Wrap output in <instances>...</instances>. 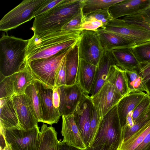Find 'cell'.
Wrapping results in <instances>:
<instances>
[{
	"mask_svg": "<svg viewBox=\"0 0 150 150\" xmlns=\"http://www.w3.org/2000/svg\"><path fill=\"white\" fill-rule=\"evenodd\" d=\"M80 35L69 31L60 30L50 33L34 34L29 39L26 61L47 58L76 45Z\"/></svg>",
	"mask_w": 150,
	"mask_h": 150,
	"instance_id": "6da1fadb",
	"label": "cell"
},
{
	"mask_svg": "<svg viewBox=\"0 0 150 150\" xmlns=\"http://www.w3.org/2000/svg\"><path fill=\"white\" fill-rule=\"evenodd\" d=\"M81 0H63L46 13L35 18L31 30L34 34L61 30L81 10Z\"/></svg>",
	"mask_w": 150,
	"mask_h": 150,
	"instance_id": "7a4b0ae2",
	"label": "cell"
},
{
	"mask_svg": "<svg viewBox=\"0 0 150 150\" xmlns=\"http://www.w3.org/2000/svg\"><path fill=\"white\" fill-rule=\"evenodd\" d=\"M29 39L4 34L0 39V76L12 75L23 68Z\"/></svg>",
	"mask_w": 150,
	"mask_h": 150,
	"instance_id": "3957f363",
	"label": "cell"
},
{
	"mask_svg": "<svg viewBox=\"0 0 150 150\" xmlns=\"http://www.w3.org/2000/svg\"><path fill=\"white\" fill-rule=\"evenodd\" d=\"M122 129L117 105L101 120L91 146L107 145L117 150L122 144Z\"/></svg>",
	"mask_w": 150,
	"mask_h": 150,
	"instance_id": "277c9868",
	"label": "cell"
},
{
	"mask_svg": "<svg viewBox=\"0 0 150 150\" xmlns=\"http://www.w3.org/2000/svg\"><path fill=\"white\" fill-rule=\"evenodd\" d=\"M46 0H24L6 14L0 21V30L5 32L31 20Z\"/></svg>",
	"mask_w": 150,
	"mask_h": 150,
	"instance_id": "5b68a950",
	"label": "cell"
},
{
	"mask_svg": "<svg viewBox=\"0 0 150 150\" xmlns=\"http://www.w3.org/2000/svg\"><path fill=\"white\" fill-rule=\"evenodd\" d=\"M75 45L50 57L28 62L37 79L54 89L56 72L64 57Z\"/></svg>",
	"mask_w": 150,
	"mask_h": 150,
	"instance_id": "8992f818",
	"label": "cell"
},
{
	"mask_svg": "<svg viewBox=\"0 0 150 150\" xmlns=\"http://www.w3.org/2000/svg\"><path fill=\"white\" fill-rule=\"evenodd\" d=\"M2 128L6 144L11 150H37L40 133L38 124L27 130Z\"/></svg>",
	"mask_w": 150,
	"mask_h": 150,
	"instance_id": "52a82bcc",
	"label": "cell"
},
{
	"mask_svg": "<svg viewBox=\"0 0 150 150\" xmlns=\"http://www.w3.org/2000/svg\"><path fill=\"white\" fill-rule=\"evenodd\" d=\"M77 44L79 59L97 66L105 51L96 31L83 30Z\"/></svg>",
	"mask_w": 150,
	"mask_h": 150,
	"instance_id": "ba28073f",
	"label": "cell"
},
{
	"mask_svg": "<svg viewBox=\"0 0 150 150\" xmlns=\"http://www.w3.org/2000/svg\"><path fill=\"white\" fill-rule=\"evenodd\" d=\"M103 29L127 39L136 45L150 41V31L122 19H113Z\"/></svg>",
	"mask_w": 150,
	"mask_h": 150,
	"instance_id": "9c48e42d",
	"label": "cell"
},
{
	"mask_svg": "<svg viewBox=\"0 0 150 150\" xmlns=\"http://www.w3.org/2000/svg\"><path fill=\"white\" fill-rule=\"evenodd\" d=\"M122 97L113 85L106 81L95 95L91 98L98 117L101 120Z\"/></svg>",
	"mask_w": 150,
	"mask_h": 150,
	"instance_id": "30bf717a",
	"label": "cell"
},
{
	"mask_svg": "<svg viewBox=\"0 0 150 150\" xmlns=\"http://www.w3.org/2000/svg\"><path fill=\"white\" fill-rule=\"evenodd\" d=\"M93 108L90 96L84 93L73 114L75 123L87 147L89 144L90 123Z\"/></svg>",
	"mask_w": 150,
	"mask_h": 150,
	"instance_id": "8fae6325",
	"label": "cell"
},
{
	"mask_svg": "<svg viewBox=\"0 0 150 150\" xmlns=\"http://www.w3.org/2000/svg\"><path fill=\"white\" fill-rule=\"evenodd\" d=\"M40 96L42 115V122L52 125L57 123L61 116L53 103V89L38 79L34 81Z\"/></svg>",
	"mask_w": 150,
	"mask_h": 150,
	"instance_id": "7c38bea8",
	"label": "cell"
},
{
	"mask_svg": "<svg viewBox=\"0 0 150 150\" xmlns=\"http://www.w3.org/2000/svg\"><path fill=\"white\" fill-rule=\"evenodd\" d=\"M60 98L59 111L61 115L73 114L84 93L77 83L58 87Z\"/></svg>",
	"mask_w": 150,
	"mask_h": 150,
	"instance_id": "4fadbf2b",
	"label": "cell"
},
{
	"mask_svg": "<svg viewBox=\"0 0 150 150\" xmlns=\"http://www.w3.org/2000/svg\"><path fill=\"white\" fill-rule=\"evenodd\" d=\"M12 98L21 128L28 130L38 125V122L30 109L25 94L15 95Z\"/></svg>",
	"mask_w": 150,
	"mask_h": 150,
	"instance_id": "5bb4252c",
	"label": "cell"
},
{
	"mask_svg": "<svg viewBox=\"0 0 150 150\" xmlns=\"http://www.w3.org/2000/svg\"><path fill=\"white\" fill-rule=\"evenodd\" d=\"M61 133L62 142L80 149L85 150L87 146L84 143L75 122L73 114L62 115Z\"/></svg>",
	"mask_w": 150,
	"mask_h": 150,
	"instance_id": "9a60e30c",
	"label": "cell"
},
{
	"mask_svg": "<svg viewBox=\"0 0 150 150\" xmlns=\"http://www.w3.org/2000/svg\"><path fill=\"white\" fill-rule=\"evenodd\" d=\"M150 7V0H123L108 9L113 19L133 15Z\"/></svg>",
	"mask_w": 150,
	"mask_h": 150,
	"instance_id": "2e32d148",
	"label": "cell"
},
{
	"mask_svg": "<svg viewBox=\"0 0 150 150\" xmlns=\"http://www.w3.org/2000/svg\"><path fill=\"white\" fill-rule=\"evenodd\" d=\"M105 52L118 49L132 48L136 44L130 40L101 28L96 31Z\"/></svg>",
	"mask_w": 150,
	"mask_h": 150,
	"instance_id": "e0dca14e",
	"label": "cell"
},
{
	"mask_svg": "<svg viewBox=\"0 0 150 150\" xmlns=\"http://www.w3.org/2000/svg\"><path fill=\"white\" fill-rule=\"evenodd\" d=\"M115 64L110 52L105 51L96 66L94 80L90 92L93 97L106 82L110 67Z\"/></svg>",
	"mask_w": 150,
	"mask_h": 150,
	"instance_id": "ac0fdd59",
	"label": "cell"
},
{
	"mask_svg": "<svg viewBox=\"0 0 150 150\" xmlns=\"http://www.w3.org/2000/svg\"><path fill=\"white\" fill-rule=\"evenodd\" d=\"M0 100V127L5 129H23L20 125L12 98Z\"/></svg>",
	"mask_w": 150,
	"mask_h": 150,
	"instance_id": "d6986e66",
	"label": "cell"
},
{
	"mask_svg": "<svg viewBox=\"0 0 150 150\" xmlns=\"http://www.w3.org/2000/svg\"><path fill=\"white\" fill-rule=\"evenodd\" d=\"M96 66L79 59L76 83L85 94L89 95L94 80Z\"/></svg>",
	"mask_w": 150,
	"mask_h": 150,
	"instance_id": "ffe728a7",
	"label": "cell"
},
{
	"mask_svg": "<svg viewBox=\"0 0 150 150\" xmlns=\"http://www.w3.org/2000/svg\"><path fill=\"white\" fill-rule=\"evenodd\" d=\"M147 94L144 92L130 93L119 101L117 104V111L122 128L126 125L128 114L133 111Z\"/></svg>",
	"mask_w": 150,
	"mask_h": 150,
	"instance_id": "44dd1931",
	"label": "cell"
},
{
	"mask_svg": "<svg viewBox=\"0 0 150 150\" xmlns=\"http://www.w3.org/2000/svg\"><path fill=\"white\" fill-rule=\"evenodd\" d=\"M115 64L126 71H138L142 66L133 54L131 48L113 50L110 52Z\"/></svg>",
	"mask_w": 150,
	"mask_h": 150,
	"instance_id": "7402d4cb",
	"label": "cell"
},
{
	"mask_svg": "<svg viewBox=\"0 0 150 150\" xmlns=\"http://www.w3.org/2000/svg\"><path fill=\"white\" fill-rule=\"evenodd\" d=\"M106 81L113 85L123 97L130 93L126 71L115 64L110 67Z\"/></svg>",
	"mask_w": 150,
	"mask_h": 150,
	"instance_id": "603a6c76",
	"label": "cell"
},
{
	"mask_svg": "<svg viewBox=\"0 0 150 150\" xmlns=\"http://www.w3.org/2000/svg\"><path fill=\"white\" fill-rule=\"evenodd\" d=\"M11 76L16 95L25 94L27 88L37 79L28 62L23 68Z\"/></svg>",
	"mask_w": 150,
	"mask_h": 150,
	"instance_id": "cb8c5ba5",
	"label": "cell"
},
{
	"mask_svg": "<svg viewBox=\"0 0 150 150\" xmlns=\"http://www.w3.org/2000/svg\"><path fill=\"white\" fill-rule=\"evenodd\" d=\"M79 62L77 43L66 56V85H71L76 83Z\"/></svg>",
	"mask_w": 150,
	"mask_h": 150,
	"instance_id": "d4e9b609",
	"label": "cell"
},
{
	"mask_svg": "<svg viewBox=\"0 0 150 150\" xmlns=\"http://www.w3.org/2000/svg\"><path fill=\"white\" fill-rule=\"evenodd\" d=\"M39 146L37 150H57L59 141L54 128L43 123L40 130Z\"/></svg>",
	"mask_w": 150,
	"mask_h": 150,
	"instance_id": "484cf974",
	"label": "cell"
},
{
	"mask_svg": "<svg viewBox=\"0 0 150 150\" xmlns=\"http://www.w3.org/2000/svg\"><path fill=\"white\" fill-rule=\"evenodd\" d=\"M25 94L30 109L39 122H42V115L39 95L34 81L26 89Z\"/></svg>",
	"mask_w": 150,
	"mask_h": 150,
	"instance_id": "4316f807",
	"label": "cell"
},
{
	"mask_svg": "<svg viewBox=\"0 0 150 150\" xmlns=\"http://www.w3.org/2000/svg\"><path fill=\"white\" fill-rule=\"evenodd\" d=\"M123 0H81V9L83 15L98 10L109 8Z\"/></svg>",
	"mask_w": 150,
	"mask_h": 150,
	"instance_id": "83f0119b",
	"label": "cell"
},
{
	"mask_svg": "<svg viewBox=\"0 0 150 150\" xmlns=\"http://www.w3.org/2000/svg\"><path fill=\"white\" fill-rule=\"evenodd\" d=\"M149 123H150V105L147 110L134 124L132 126L129 127L125 126L122 128V144L127 140L134 134Z\"/></svg>",
	"mask_w": 150,
	"mask_h": 150,
	"instance_id": "f1b7e54d",
	"label": "cell"
},
{
	"mask_svg": "<svg viewBox=\"0 0 150 150\" xmlns=\"http://www.w3.org/2000/svg\"><path fill=\"white\" fill-rule=\"evenodd\" d=\"M122 19L129 23L143 28L150 31V7Z\"/></svg>",
	"mask_w": 150,
	"mask_h": 150,
	"instance_id": "f546056e",
	"label": "cell"
},
{
	"mask_svg": "<svg viewBox=\"0 0 150 150\" xmlns=\"http://www.w3.org/2000/svg\"><path fill=\"white\" fill-rule=\"evenodd\" d=\"M150 131V123L123 142L117 150H134Z\"/></svg>",
	"mask_w": 150,
	"mask_h": 150,
	"instance_id": "4dcf8cb0",
	"label": "cell"
},
{
	"mask_svg": "<svg viewBox=\"0 0 150 150\" xmlns=\"http://www.w3.org/2000/svg\"><path fill=\"white\" fill-rule=\"evenodd\" d=\"M126 71L130 93L146 92L147 93V90L142 83V79L138 74V71L135 69Z\"/></svg>",
	"mask_w": 150,
	"mask_h": 150,
	"instance_id": "1f68e13d",
	"label": "cell"
},
{
	"mask_svg": "<svg viewBox=\"0 0 150 150\" xmlns=\"http://www.w3.org/2000/svg\"><path fill=\"white\" fill-rule=\"evenodd\" d=\"M131 49L141 65L150 62V41L136 45Z\"/></svg>",
	"mask_w": 150,
	"mask_h": 150,
	"instance_id": "d6a6232c",
	"label": "cell"
},
{
	"mask_svg": "<svg viewBox=\"0 0 150 150\" xmlns=\"http://www.w3.org/2000/svg\"><path fill=\"white\" fill-rule=\"evenodd\" d=\"M108 9L98 10L83 15V23L92 21H101L103 24L102 28H104L106 25L113 19L109 12Z\"/></svg>",
	"mask_w": 150,
	"mask_h": 150,
	"instance_id": "836d02e7",
	"label": "cell"
},
{
	"mask_svg": "<svg viewBox=\"0 0 150 150\" xmlns=\"http://www.w3.org/2000/svg\"><path fill=\"white\" fill-rule=\"evenodd\" d=\"M0 77V99L12 98L16 95L11 75Z\"/></svg>",
	"mask_w": 150,
	"mask_h": 150,
	"instance_id": "e575fe53",
	"label": "cell"
},
{
	"mask_svg": "<svg viewBox=\"0 0 150 150\" xmlns=\"http://www.w3.org/2000/svg\"><path fill=\"white\" fill-rule=\"evenodd\" d=\"M83 15L81 9L79 13L65 24L61 30L71 31L80 35L82 31L80 27L83 23Z\"/></svg>",
	"mask_w": 150,
	"mask_h": 150,
	"instance_id": "d590c367",
	"label": "cell"
},
{
	"mask_svg": "<svg viewBox=\"0 0 150 150\" xmlns=\"http://www.w3.org/2000/svg\"><path fill=\"white\" fill-rule=\"evenodd\" d=\"M150 105V97L147 94L139 103L133 111L134 124L147 110Z\"/></svg>",
	"mask_w": 150,
	"mask_h": 150,
	"instance_id": "8d00e7d4",
	"label": "cell"
},
{
	"mask_svg": "<svg viewBox=\"0 0 150 150\" xmlns=\"http://www.w3.org/2000/svg\"><path fill=\"white\" fill-rule=\"evenodd\" d=\"M100 120L98 117L96 109L94 106L90 123V139L88 146L91 147L92 145L97 132Z\"/></svg>",
	"mask_w": 150,
	"mask_h": 150,
	"instance_id": "74e56055",
	"label": "cell"
},
{
	"mask_svg": "<svg viewBox=\"0 0 150 150\" xmlns=\"http://www.w3.org/2000/svg\"><path fill=\"white\" fill-rule=\"evenodd\" d=\"M66 56L63 59L56 72L55 78L54 88L59 87L66 85Z\"/></svg>",
	"mask_w": 150,
	"mask_h": 150,
	"instance_id": "f35d334b",
	"label": "cell"
},
{
	"mask_svg": "<svg viewBox=\"0 0 150 150\" xmlns=\"http://www.w3.org/2000/svg\"><path fill=\"white\" fill-rule=\"evenodd\" d=\"M63 0H46L35 13L34 18L43 15L53 8Z\"/></svg>",
	"mask_w": 150,
	"mask_h": 150,
	"instance_id": "ab89813d",
	"label": "cell"
},
{
	"mask_svg": "<svg viewBox=\"0 0 150 150\" xmlns=\"http://www.w3.org/2000/svg\"><path fill=\"white\" fill-rule=\"evenodd\" d=\"M103 23L100 21H92L83 23L80 27L81 31L83 30H88L96 31L99 28H103Z\"/></svg>",
	"mask_w": 150,
	"mask_h": 150,
	"instance_id": "60d3db41",
	"label": "cell"
},
{
	"mask_svg": "<svg viewBox=\"0 0 150 150\" xmlns=\"http://www.w3.org/2000/svg\"><path fill=\"white\" fill-rule=\"evenodd\" d=\"M52 101L55 109L57 111L59 112V108L60 105V98L58 87H55L53 89Z\"/></svg>",
	"mask_w": 150,
	"mask_h": 150,
	"instance_id": "b9f144b4",
	"label": "cell"
},
{
	"mask_svg": "<svg viewBox=\"0 0 150 150\" xmlns=\"http://www.w3.org/2000/svg\"><path fill=\"white\" fill-rule=\"evenodd\" d=\"M138 74L143 79L150 75V62L142 65L138 70Z\"/></svg>",
	"mask_w": 150,
	"mask_h": 150,
	"instance_id": "7bdbcfd3",
	"label": "cell"
},
{
	"mask_svg": "<svg viewBox=\"0 0 150 150\" xmlns=\"http://www.w3.org/2000/svg\"><path fill=\"white\" fill-rule=\"evenodd\" d=\"M150 146V131L146 135L142 142L134 150H146Z\"/></svg>",
	"mask_w": 150,
	"mask_h": 150,
	"instance_id": "ee69618b",
	"label": "cell"
},
{
	"mask_svg": "<svg viewBox=\"0 0 150 150\" xmlns=\"http://www.w3.org/2000/svg\"><path fill=\"white\" fill-rule=\"evenodd\" d=\"M57 150H84L77 148L65 142L59 141Z\"/></svg>",
	"mask_w": 150,
	"mask_h": 150,
	"instance_id": "f6af8a7d",
	"label": "cell"
},
{
	"mask_svg": "<svg viewBox=\"0 0 150 150\" xmlns=\"http://www.w3.org/2000/svg\"><path fill=\"white\" fill-rule=\"evenodd\" d=\"M111 148L107 145H101L91 147L87 146L84 150H110Z\"/></svg>",
	"mask_w": 150,
	"mask_h": 150,
	"instance_id": "bcb514c9",
	"label": "cell"
},
{
	"mask_svg": "<svg viewBox=\"0 0 150 150\" xmlns=\"http://www.w3.org/2000/svg\"><path fill=\"white\" fill-rule=\"evenodd\" d=\"M142 82L147 90V94L150 97V75L143 79Z\"/></svg>",
	"mask_w": 150,
	"mask_h": 150,
	"instance_id": "7dc6e473",
	"label": "cell"
},
{
	"mask_svg": "<svg viewBox=\"0 0 150 150\" xmlns=\"http://www.w3.org/2000/svg\"><path fill=\"white\" fill-rule=\"evenodd\" d=\"M132 113L133 111L130 112L127 115L125 126L130 127L134 125V124L132 120Z\"/></svg>",
	"mask_w": 150,
	"mask_h": 150,
	"instance_id": "c3c4849f",
	"label": "cell"
},
{
	"mask_svg": "<svg viewBox=\"0 0 150 150\" xmlns=\"http://www.w3.org/2000/svg\"><path fill=\"white\" fill-rule=\"evenodd\" d=\"M0 150H11L7 146L6 142L0 143Z\"/></svg>",
	"mask_w": 150,
	"mask_h": 150,
	"instance_id": "681fc988",
	"label": "cell"
},
{
	"mask_svg": "<svg viewBox=\"0 0 150 150\" xmlns=\"http://www.w3.org/2000/svg\"><path fill=\"white\" fill-rule=\"evenodd\" d=\"M110 150H117V149L112 148H111Z\"/></svg>",
	"mask_w": 150,
	"mask_h": 150,
	"instance_id": "f907efd6",
	"label": "cell"
},
{
	"mask_svg": "<svg viewBox=\"0 0 150 150\" xmlns=\"http://www.w3.org/2000/svg\"><path fill=\"white\" fill-rule=\"evenodd\" d=\"M146 150H150V146L149 147V148L147 149Z\"/></svg>",
	"mask_w": 150,
	"mask_h": 150,
	"instance_id": "816d5d0a",
	"label": "cell"
}]
</instances>
